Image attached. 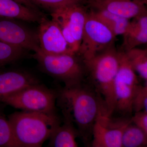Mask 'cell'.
I'll list each match as a JSON object with an SVG mask.
<instances>
[{"label":"cell","instance_id":"cell-7","mask_svg":"<svg viewBox=\"0 0 147 147\" xmlns=\"http://www.w3.org/2000/svg\"><path fill=\"white\" fill-rule=\"evenodd\" d=\"M120 63L114 84L115 111L122 116L131 117L133 98L140 86L136 72L122 50L119 51Z\"/></svg>","mask_w":147,"mask_h":147},{"label":"cell","instance_id":"cell-4","mask_svg":"<svg viewBox=\"0 0 147 147\" xmlns=\"http://www.w3.org/2000/svg\"><path fill=\"white\" fill-rule=\"evenodd\" d=\"M45 73L70 87L84 82L86 77L83 59L77 54L49 55L40 50L33 56Z\"/></svg>","mask_w":147,"mask_h":147},{"label":"cell","instance_id":"cell-10","mask_svg":"<svg viewBox=\"0 0 147 147\" xmlns=\"http://www.w3.org/2000/svg\"><path fill=\"white\" fill-rule=\"evenodd\" d=\"M14 20L0 17V41L34 53L39 51L37 33Z\"/></svg>","mask_w":147,"mask_h":147},{"label":"cell","instance_id":"cell-11","mask_svg":"<svg viewBox=\"0 0 147 147\" xmlns=\"http://www.w3.org/2000/svg\"><path fill=\"white\" fill-rule=\"evenodd\" d=\"M38 38L40 51L49 55H59L73 53L69 47L58 24L45 16L39 22Z\"/></svg>","mask_w":147,"mask_h":147},{"label":"cell","instance_id":"cell-25","mask_svg":"<svg viewBox=\"0 0 147 147\" xmlns=\"http://www.w3.org/2000/svg\"><path fill=\"white\" fill-rule=\"evenodd\" d=\"M14 1H16L17 2L20 3L21 4L24 5L26 6L34 9L35 10L39 11L37 7L30 0H14Z\"/></svg>","mask_w":147,"mask_h":147},{"label":"cell","instance_id":"cell-16","mask_svg":"<svg viewBox=\"0 0 147 147\" xmlns=\"http://www.w3.org/2000/svg\"><path fill=\"white\" fill-rule=\"evenodd\" d=\"M63 123L55 129L49 138L48 146L52 147H76L77 137L80 136L78 129L71 119L63 115Z\"/></svg>","mask_w":147,"mask_h":147},{"label":"cell","instance_id":"cell-13","mask_svg":"<svg viewBox=\"0 0 147 147\" xmlns=\"http://www.w3.org/2000/svg\"><path fill=\"white\" fill-rule=\"evenodd\" d=\"M39 83H40L39 79L26 70L11 69L0 71V102L9 95Z\"/></svg>","mask_w":147,"mask_h":147},{"label":"cell","instance_id":"cell-5","mask_svg":"<svg viewBox=\"0 0 147 147\" xmlns=\"http://www.w3.org/2000/svg\"><path fill=\"white\" fill-rule=\"evenodd\" d=\"M58 91L41 83L24 88L4 97L1 102L22 111L47 114L57 113Z\"/></svg>","mask_w":147,"mask_h":147},{"label":"cell","instance_id":"cell-18","mask_svg":"<svg viewBox=\"0 0 147 147\" xmlns=\"http://www.w3.org/2000/svg\"><path fill=\"white\" fill-rule=\"evenodd\" d=\"M147 145V133L132 122L128 125L122 136V147H143Z\"/></svg>","mask_w":147,"mask_h":147},{"label":"cell","instance_id":"cell-19","mask_svg":"<svg viewBox=\"0 0 147 147\" xmlns=\"http://www.w3.org/2000/svg\"><path fill=\"white\" fill-rule=\"evenodd\" d=\"M124 52L134 71L147 83V49L135 47Z\"/></svg>","mask_w":147,"mask_h":147},{"label":"cell","instance_id":"cell-9","mask_svg":"<svg viewBox=\"0 0 147 147\" xmlns=\"http://www.w3.org/2000/svg\"><path fill=\"white\" fill-rule=\"evenodd\" d=\"M101 114L95 122L92 131L93 147H122L125 129L131 122V117L118 118Z\"/></svg>","mask_w":147,"mask_h":147},{"label":"cell","instance_id":"cell-24","mask_svg":"<svg viewBox=\"0 0 147 147\" xmlns=\"http://www.w3.org/2000/svg\"><path fill=\"white\" fill-rule=\"evenodd\" d=\"M132 123L147 133V112L145 111L135 112L131 116Z\"/></svg>","mask_w":147,"mask_h":147},{"label":"cell","instance_id":"cell-23","mask_svg":"<svg viewBox=\"0 0 147 147\" xmlns=\"http://www.w3.org/2000/svg\"><path fill=\"white\" fill-rule=\"evenodd\" d=\"M131 106L134 113L142 111L147 112V84L139 86L133 98Z\"/></svg>","mask_w":147,"mask_h":147},{"label":"cell","instance_id":"cell-21","mask_svg":"<svg viewBox=\"0 0 147 147\" xmlns=\"http://www.w3.org/2000/svg\"><path fill=\"white\" fill-rule=\"evenodd\" d=\"M0 147H17L9 120L1 111Z\"/></svg>","mask_w":147,"mask_h":147},{"label":"cell","instance_id":"cell-22","mask_svg":"<svg viewBox=\"0 0 147 147\" xmlns=\"http://www.w3.org/2000/svg\"><path fill=\"white\" fill-rule=\"evenodd\" d=\"M36 6L52 10L77 3H86L87 0H30Z\"/></svg>","mask_w":147,"mask_h":147},{"label":"cell","instance_id":"cell-14","mask_svg":"<svg viewBox=\"0 0 147 147\" xmlns=\"http://www.w3.org/2000/svg\"><path fill=\"white\" fill-rule=\"evenodd\" d=\"M43 14L14 0H0V17L39 23Z\"/></svg>","mask_w":147,"mask_h":147},{"label":"cell","instance_id":"cell-3","mask_svg":"<svg viewBox=\"0 0 147 147\" xmlns=\"http://www.w3.org/2000/svg\"><path fill=\"white\" fill-rule=\"evenodd\" d=\"M84 61L86 77L105 102L109 115L115 110L114 84L120 63L119 51L115 44Z\"/></svg>","mask_w":147,"mask_h":147},{"label":"cell","instance_id":"cell-2","mask_svg":"<svg viewBox=\"0 0 147 147\" xmlns=\"http://www.w3.org/2000/svg\"><path fill=\"white\" fill-rule=\"evenodd\" d=\"M17 147H40L61 124L57 114L22 111L8 116Z\"/></svg>","mask_w":147,"mask_h":147},{"label":"cell","instance_id":"cell-15","mask_svg":"<svg viewBox=\"0 0 147 147\" xmlns=\"http://www.w3.org/2000/svg\"><path fill=\"white\" fill-rule=\"evenodd\" d=\"M121 50L127 51L147 42V15L133 18L123 35Z\"/></svg>","mask_w":147,"mask_h":147},{"label":"cell","instance_id":"cell-8","mask_svg":"<svg viewBox=\"0 0 147 147\" xmlns=\"http://www.w3.org/2000/svg\"><path fill=\"white\" fill-rule=\"evenodd\" d=\"M116 37L89 10L87 13L81 45L77 55L91 59L115 44Z\"/></svg>","mask_w":147,"mask_h":147},{"label":"cell","instance_id":"cell-17","mask_svg":"<svg viewBox=\"0 0 147 147\" xmlns=\"http://www.w3.org/2000/svg\"><path fill=\"white\" fill-rule=\"evenodd\" d=\"M90 10L110 29L116 37L123 35L130 24V19L110 13L107 11L92 8H90Z\"/></svg>","mask_w":147,"mask_h":147},{"label":"cell","instance_id":"cell-6","mask_svg":"<svg viewBox=\"0 0 147 147\" xmlns=\"http://www.w3.org/2000/svg\"><path fill=\"white\" fill-rule=\"evenodd\" d=\"M77 3L51 11L52 19L60 28L64 37L73 53H77L82 42L88 7Z\"/></svg>","mask_w":147,"mask_h":147},{"label":"cell","instance_id":"cell-12","mask_svg":"<svg viewBox=\"0 0 147 147\" xmlns=\"http://www.w3.org/2000/svg\"><path fill=\"white\" fill-rule=\"evenodd\" d=\"M86 4L129 19L147 15V0H89Z\"/></svg>","mask_w":147,"mask_h":147},{"label":"cell","instance_id":"cell-1","mask_svg":"<svg viewBox=\"0 0 147 147\" xmlns=\"http://www.w3.org/2000/svg\"><path fill=\"white\" fill-rule=\"evenodd\" d=\"M57 98L63 115L76 125L85 142L92 139L95 122L101 114L109 115L105 102L91 85L84 82L58 90Z\"/></svg>","mask_w":147,"mask_h":147},{"label":"cell","instance_id":"cell-26","mask_svg":"<svg viewBox=\"0 0 147 147\" xmlns=\"http://www.w3.org/2000/svg\"><path fill=\"white\" fill-rule=\"evenodd\" d=\"M89 1V0H87V1Z\"/></svg>","mask_w":147,"mask_h":147},{"label":"cell","instance_id":"cell-20","mask_svg":"<svg viewBox=\"0 0 147 147\" xmlns=\"http://www.w3.org/2000/svg\"><path fill=\"white\" fill-rule=\"evenodd\" d=\"M28 50L0 41V67L26 57Z\"/></svg>","mask_w":147,"mask_h":147}]
</instances>
